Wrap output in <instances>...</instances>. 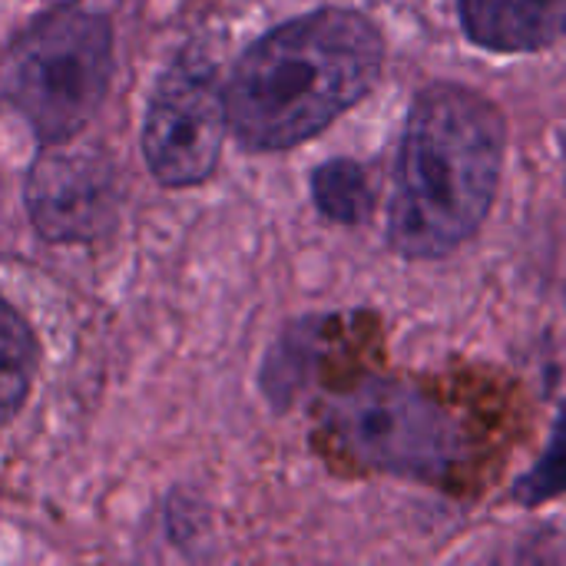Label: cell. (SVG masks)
<instances>
[{
	"instance_id": "1",
	"label": "cell",
	"mask_w": 566,
	"mask_h": 566,
	"mask_svg": "<svg viewBox=\"0 0 566 566\" xmlns=\"http://www.w3.org/2000/svg\"><path fill=\"white\" fill-rule=\"evenodd\" d=\"M507 153V119L494 99L464 83L424 86L401 133L388 242L398 255L431 262L458 252L488 222Z\"/></svg>"
},
{
	"instance_id": "2",
	"label": "cell",
	"mask_w": 566,
	"mask_h": 566,
	"mask_svg": "<svg viewBox=\"0 0 566 566\" xmlns=\"http://www.w3.org/2000/svg\"><path fill=\"white\" fill-rule=\"evenodd\" d=\"M385 70L381 30L352 7H318L245 46L229 83V133L249 149H292L358 106Z\"/></svg>"
},
{
	"instance_id": "3",
	"label": "cell",
	"mask_w": 566,
	"mask_h": 566,
	"mask_svg": "<svg viewBox=\"0 0 566 566\" xmlns=\"http://www.w3.org/2000/svg\"><path fill=\"white\" fill-rule=\"evenodd\" d=\"M113 83V27L106 13L50 7L0 53V103L46 143L76 139Z\"/></svg>"
},
{
	"instance_id": "4",
	"label": "cell",
	"mask_w": 566,
	"mask_h": 566,
	"mask_svg": "<svg viewBox=\"0 0 566 566\" xmlns=\"http://www.w3.org/2000/svg\"><path fill=\"white\" fill-rule=\"evenodd\" d=\"M325 428L365 468L441 484L464 458L458 421L418 385L368 378L325 405Z\"/></svg>"
},
{
	"instance_id": "5",
	"label": "cell",
	"mask_w": 566,
	"mask_h": 566,
	"mask_svg": "<svg viewBox=\"0 0 566 566\" xmlns=\"http://www.w3.org/2000/svg\"><path fill=\"white\" fill-rule=\"evenodd\" d=\"M229 136L226 86L212 63L182 56L156 83L143 119V159L156 182L186 189L206 182Z\"/></svg>"
},
{
	"instance_id": "6",
	"label": "cell",
	"mask_w": 566,
	"mask_h": 566,
	"mask_svg": "<svg viewBox=\"0 0 566 566\" xmlns=\"http://www.w3.org/2000/svg\"><path fill=\"white\" fill-rule=\"evenodd\" d=\"M27 216L50 245L103 242L123 209V182L113 159L93 146L46 143L23 182Z\"/></svg>"
},
{
	"instance_id": "7",
	"label": "cell",
	"mask_w": 566,
	"mask_h": 566,
	"mask_svg": "<svg viewBox=\"0 0 566 566\" xmlns=\"http://www.w3.org/2000/svg\"><path fill=\"white\" fill-rule=\"evenodd\" d=\"M471 43L491 53H537L566 36V0H458Z\"/></svg>"
},
{
	"instance_id": "8",
	"label": "cell",
	"mask_w": 566,
	"mask_h": 566,
	"mask_svg": "<svg viewBox=\"0 0 566 566\" xmlns=\"http://www.w3.org/2000/svg\"><path fill=\"white\" fill-rule=\"evenodd\" d=\"M40 365V345L30 322L0 295V428L20 415Z\"/></svg>"
},
{
	"instance_id": "9",
	"label": "cell",
	"mask_w": 566,
	"mask_h": 566,
	"mask_svg": "<svg viewBox=\"0 0 566 566\" xmlns=\"http://www.w3.org/2000/svg\"><path fill=\"white\" fill-rule=\"evenodd\" d=\"M315 209L338 226H361L375 209L368 172L355 159H328L312 172Z\"/></svg>"
},
{
	"instance_id": "10",
	"label": "cell",
	"mask_w": 566,
	"mask_h": 566,
	"mask_svg": "<svg viewBox=\"0 0 566 566\" xmlns=\"http://www.w3.org/2000/svg\"><path fill=\"white\" fill-rule=\"evenodd\" d=\"M566 494V401L557 411V421L551 428V441L541 454V461L514 481V501L521 507H541Z\"/></svg>"
}]
</instances>
